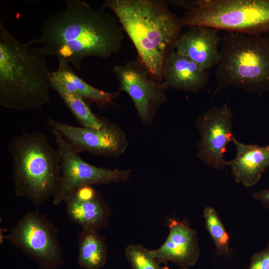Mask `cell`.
Segmentation results:
<instances>
[{
  "mask_svg": "<svg viewBox=\"0 0 269 269\" xmlns=\"http://www.w3.org/2000/svg\"><path fill=\"white\" fill-rule=\"evenodd\" d=\"M182 26H206L250 35L269 33V0H189Z\"/></svg>",
  "mask_w": 269,
  "mask_h": 269,
  "instance_id": "8992f818",
  "label": "cell"
},
{
  "mask_svg": "<svg viewBox=\"0 0 269 269\" xmlns=\"http://www.w3.org/2000/svg\"><path fill=\"white\" fill-rule=\"evenodd\" d=\"M77 263L85 269H100L105 265L107 247L105 238L98 231L83 230L78 236Z\"/></svg>",
  "mask_w": 269,
  "mask_h": 269,
  "instance_id": "ac0fdd59",
  "label": "cell"
},
{
  "mask_svg": "<svg viewBox=\"0 0 269 269\" xmlns=\"http://www.w3.org/2000/svg\"><path fill=\"white\" fill-rule=\"evenodd\" d=\"M252 196L254 198L259 201L265 207L269 209V189L254 192Z\"/></svg>",
  "mask_w": 269,
  "mask_h": 269,
  "instance_id": "603a6c76",
  "label": "cell"
},
{
  "mask_svg": "<svg viewBox=\"0 0 269 269\" xmlns=\"http://www.w3.org/2000/svg\"><path fill=\"white\" fill-rule=\"evenodd\" d=\"M47 124L65 138L79 152L116 157L128 147L127 135L118 125L105 120L100 129L76 127L48 118Z\"/></svg>",
  "mask_w": 269,
  "mask_h": 269,
  "instance_id": "8fae6325",
  "label": "cell"
},
{
  "mask_svg": "<svg viewBox=\"0 0 269 269\" xmlns=\"http://www.w3.org/2000/svg\"><path fill=\"white\" fill-rule=\"evenodd\" d=\"M233 113L228 103L213 106L199 115L195 126L200 134L197 157L208 166L222 169L226 165L224 154L234 135Z\"/></svg>",
  "mask_w": 269,
  "mask_h": 269,
  "instance_id": "30bf717a",
  "label": "cell"
},
{
  "mask_svg": "<svg viewBox=\"0 0 269 269\" xmlns=\"http://www.w3.org/2000/svg\"></svg>",
  "mask_w": 269,
  "mask_h": 269,
  "instance_id": "d4e9b609",
  "label": "cell"
},
{
  "mask_svg": "<svg viewBox=\"0 0 269 269\" xmlns=\"http://www.w3.org/2000/svg\"><path fill=\"white\" fill-rule=\"evenodd\" d=\"M214 95L226 87L263 95L269 90V33L227 32L221 38Z\"/></svg>",
  "mask_w": 269,
  "mask_h": 269,
  "instance_id": "5b68a950",
  "label": "cell"
},
{
  "mask_svg": "<svg viewBox=\"0 0 269 269\" xmlns=\"http://www.w3.org/2000/svg\"><path fill=\"white\" fill-rule=\"evenodd\" d=\"M51 76L56 79L68 92L77 94L100 107L104 106L119 96L120 92H105L88 84L80 78L70 65L59 62L57 69L51 72Z\"/></svg>",
  "mask_w": 269,
  "mask_h": 269,
  "instance_id": "e0dca14e",
  "label": "cell"
},
{
  "mask_svg": "<svg viewBox=\"0 0 269 269\" xmlns=\"http://www.w3.org/2000/svg\"><path fill=\"white\" fill-rule=\"evenodd\" d=\"M207 71L173 50L164 63L161 84L165 90L172 88L187 92H197L207 83Z\"/></svg>",
  "mask_w": 269,
  "mask_h": 269,
  "instance_id": "9a60e30c",
  "label": "cell"
},
{
  "mask_svg": "<svg viewBox=\"0 0 269 269\" xmlns=\"http://www.w3.org/2000/svg\"><path fill=\"white\" fill-rule=\"evenodd\" d=\"M167 225L169 234L165 241L150 253L159 263L171 262L181 268L189 269L197 263L199 256L196 231L186 221L174 218L168 220Z\"/></svg>",
  "mask_w": 269,
  "mask_h": 269,
  "instance_id": "7c38bea8",
  "label": "cell"
},
{
  "mask_svg": "<svg viewBox=\"0 0 269 269\" xmlns=\"http://www.w3.org/2000/svg\"><path fill=\"white\" fill-rule=\"evenodd\" d=\"M57 146L61 172L58 188L53 196L57 205L78 188L92 185H107L127 181L131 169H111L99 167L84 161L71 144L57 131L52 130Z\"/></svg>",
  "mask_w": 269,
  "mask_h": 269,
  "instance_id": "ba28073f",
  "label": "cell"
},
{
  "mask_svg": "<svg viewBox=\"0 0 269 269\" xmlns=\"http://www.w3.org/2000/svg\"><path fill=\"white\" fill-rule=\"evenodd\" d=\"M203 216L206 227L213 239L219 254L226 255L230 252V238L225 227L215 209L206 207Z\"/></svg>",
  "mask_w": 269,
  "mask_h": 269,
  "instance_id": "ffe728a7",
  "label": "cell"
},
{
  "mask_svg": "<svg viewBox=\"0 0 269 269\" xmlns=\"http://www.w3.org/2000/svg\"><path fill=\"white\" fill-rule=\"evenodd\" d=\"M51 85L82 127L94 129L102 128L105 120L93 113L83 98L77 94L68 92L52 76Z\"/></svg>",
  "mask_w": 269,
  "mask_h": 269,
  "instance_id": "d6986e66",
  "label": "cell"
},
{
  "mask_svg": "<svg viewBox=\"0 0 269 269\" xmlns=\"http://www.w3.org/2000/svg\"><path fill=\"white\" fill-rule=\"evenodd\" d=\"M232 142L237 150L236 157L228 161L235 181L246 187H252L259 182L263 173L269 167V146L245 144L234 136Z\"/></svg>",
  "mask_w": 269,
  "mask_h": 269,
  "instance_id": "2e32d148",
  "label": "cell"
},
{
  "mask_svg": "<svg viewBox=\"0 0 269 269\" xmlns=\"http://www.w3.org/2000/svg\"><path fill=\"white\" fill-rule=\"evenodd\" d=\"M69 219L83 230L98 231L108 226L111 210L91 186L80 187L64 201Z\"/></svg>",
  "mask_w": 269,
  "mask_h": 269,
  "instance_id": "4fadbf2b",
  "label": "cell"
},
{
  "mask_svg": "<svg viewBox=\"0 0 269 269\" xmlns=\"http://www.w3.org/2000/svg\"><path fill=\"white\" fill-rule=\"evenodd\" d=\"M134 45L138 57L161 82L165 61L181 34L179 18L163 0H106Z\"/></svg>",
  "mask_w": 269,
  "mask_h": 269,
  "instance_id": "7a4b0ae2",
  "label": "cell"
},
{
  "mask_svg": "<svg viewBox=\"0 0 269 269\" xmlns=\"http://www.w3.org/2000/svg\"><path fill=\"white\" fill-rule=\"evenodd\" d=\"M57 229L37 211L26 212L11 228L7 239L43 269H56L63 262Z\"/></svg>",
  "mask_w": 269,
  "mask_h": 269,
  "instance_id": "52a82bcc",
  "label": "cell"
},
{
  "mask_svg": "<svg viewBox=\"0 0 269 269\" xmlns=\"http://www.w3.org/2000/svg\"><path fill=\"white\" fill-rule=\"evenodd\" d=\"M219 30L206 26H194L181 33L174 48L178 54L191 59L208 71L218 64Z\"/></svg>",
  "mask_w": 269,
  "mask_h": 269,
  "instance_id": "5bb4252c",
  "label": "cell"
},
{
  "mask_svg": "<svg viewBox=\"0 0 269 269\" xmlns=\"http://www.w3.org/2000/svg\"><path fill=\"white\" fill-rule=\"evenodd\" d=\"M162 268H163V269H170L169 268H168L167 266H165V267H162ZM180 269H184L181 268Z\"/></svg>",
  "mask_w": 269,
  "mask_h": 269,
  "instance_id": "cb8c5ba5",
  "label": "cell"
},
{
  "mask_svg": "<svg viewBox=\"0 0 269 269\" xmlns=\"http://www.w3.org/2000/svg\"><path fill=\"white\" fill-rule=\"evenodd\" d=\"M113 72L119 84L118 91L131 97L141 123L151 124L158 109L168 101L161 83L138 57L124 65H115Z\"/></svg>",
  "mask_w": 269,
  "mask_h": 269,
  "instance_id": "9c48e42d",
  "label": "cell"
},
{
  "mask_svg": "<svg viewBox=\"0 0 269 269\" xmlns=\"http://www.w3.org/2000/svg\"><path fill=\"white\" fill-rule=\"evenodd\" d=\"M8 151L15 195L36 207L53 197L60 181V159L58 150L50 144L46 135L23 132L11 138Z\"/></svg>",
  "mask_w": 269,
  "mask_h": 269,
  "instance_id": "277c9868",
  "label": "cell"
},
{
  "mask_svg": "<svg viewBox=\"0 0 269 269\" xmlns=\"http://www.w3.org/2000/svg\"><path fill=\"white\" fill-rule=\"evenodd\" d=\"M124 30L114 13L79 0H67L66 8L49 16L39 36L28 42L40 44L46 55L80 71L88 57L108 58L121 49Z\"/></svg>",
  "mask_w": 269,
  "mask_h": 269,
  "instance_id": "6da1fadb",
  "label": "cell"
},
{
  "mask_svg": "<svg viewBox=\"0 0 269 269\" xmlns=\"http://www.w3.org/2000/svg\"><path fill=\"white\" fill-rule=\"evenodd\" d=\"M125 255L132 269H163L150 250L142 245H129L125 250Z\"/></svg>",
  "mask_w": 269,
  "mask_h": 269,
  "instance_id": "44dd1931",
  "label": "cell"
},
{
  "mask_svg": "<svg viewBox=\"0 0 269 269\" xmlns=\"http://www.w3.org/2000/svg\"><path fill=\"white\" fill-rule=\"evenodd\" d=\"M39 47L16 38L0 20V105L41 109L50 99L51 72Z\"/></svg>",
  "mask_w": 269,
  "mask_h": 269,
  "instance_id": "3957f363",
  "label": "cell"
},
{
  "mask_svg": "<svg viewBox=\"0 0 269 269\" xmlns=\"http://www.w3.org/2000/svg\"><path fill=\"white\" fill-rule=\"evenodd\" d=\"M249 269H269V245L253 256Z\"/></svg>",
  "mask_w": 269,
  "mask_h": 269,
  "instance_id": "7402d4cb",
  "label": "cell"
}]
</instances>
